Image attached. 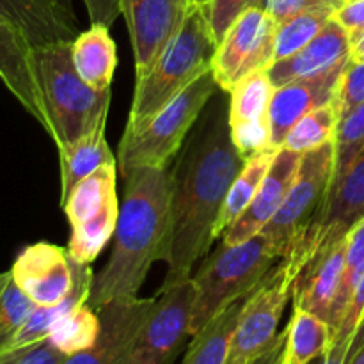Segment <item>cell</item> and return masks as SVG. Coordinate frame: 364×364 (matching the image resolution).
<instances>
[{
  "mask_svg": "<svg viewBox=\"0 0 364 364\" xmlns=\"http://www.w3.org/2000/svg\"><path fill=\"white\" fill-rule=\"evenodd\" d=\"M245 159L233 142L230 95L217 89L171 166L169 226L162 259L167 274L160 288L192 277L215 242V223Z\"/></svg>",
  "mask_w": 364,
  "mask_h": 364,
  "instance_id": "1",
  "label": "cell"
},
{
  "mask_svg": "<svg viewBox=\"0 0 364 364\" xmlns=\"http://www.w3.org/2000/svg\"><path fill=\"white\" fill-rule=\"evenodd\" d=\"M169 203L171 167L135 169L124 176V198L119 205L112 252L92 279L87 301L91 308L139 297L151 265L162 259Z\"/></svg>",
  "mask_w": 364,
  "mask_h": 364,
  "instance_id": "2",
  "label": "cell"
},
{
  "mask_svg": "<svg viewBox=\"0 0 364 364\" xmlns=\"http://www.w3.org/2000/svg\"><path fill=\"white\" fill-rule=\"evenodd\" d=\"M217 39L203 7L192 6L176 34L171 38L142 77L135 78L134 100L124 132L148 123L159 110L212 70Z\"/></svg>",
  "mask_w": 364,
  "mask_h": 364,
  "instance_id": "3",
  "label": "cell"
},
{
  "mask_svg": "<svg viewBox=\"0 0 364 364\" xmlns=\"http://www.w3.org/2000/svg\"><path fill=\"white\" fill-rule=\"evenodd\" d=\"M36 77L50 119V137L57 149L107 123L112 89L98 91L78 75L71 53V41L34 45Z\"/></svg>",
  "mask_w": 364,
  "mask_h": 364,
  "instance_id": "4",
  "label": "cell"
},
{
  "mask_svg": "<svg viewBox=\"0 0 364 364\" xmlns=\"http://www.w3.org/2000/svg\"><path fill=\"white\" fill-rule=\"evenodd\" d=\"M318 237L309 228L256 287L240 316L226 364H249L267 352L279 336L281 316L294 301L299 277L318 251Z\"/></svg>",
  "mask_w": 364,
  "mask_h": 364,
  "instance_id": "5",
  "label": "cell"
},
{
  "mask_svg": "<svg viewBox=\"0 0 364 364\" xmlns=\"http://www.w3.org/2000/svg\"><path fill=\"white\" fill-rule=\"evenodd\" d=\"M281 259L262 233L237 245L220 244L192 274L191 336L237 299L251 294Z\"/></svg>",
  "mask_w": 364,
  "mask_h": 364,
  "instance_id": "6",
  "label": "cell"
},
{
  "mask_svg": "<svg viewBox=\"0 0 364 364\" xmlns=\"http://www.w3.org/2000/svg\"><path fill=\"white\" fill-rule=\"evenodd\" d=\"M217 89L219 85L210 70L159 110L148 123L134 132H123L117 148L121 176L124 178L135 169L171 167Z\"/></svg>",
  "mask_w": 364,
  "mask_h": 364,
  "instance_id": "7",
  "label": "cell"
},
{
  "mask_svg": "<svg viewBox=\"0 0 364 364\" xmlns=\"http://www.w3.org/2000/svg\"><path fill=\"white\" fill-rule=\"evenodd\" d=\"M334 178V141L304 153L279 212L262 235L283 258L302 233L318 220Z\"/></svg>",
  "mask_w": 364,
  "mask_h": 364,
  "instance_id": "8",
  "label": "cell"
},
{
  "mask_svg": "<svg viewBox=\"0 0 364 364\" xmlns=\"http://www.w3.org/2000/svg\"><path fill=\"white\" fill-rule=\"evenodd\" d=\"M116 174V164L100 167L80 181L60 205L71 226L66 249L77 263L91 265L114 238L119 217Z\"/></svg>",
  "mask_w": 364,
  "mask_h": 364,
  "instance_id": "9",
  "label": "cell"
},
{
  "mask_svg": "<svg viewBox=\"0 0 364 364\" xmlns=\"http://www.w3.org/2000/svg\"><path fill=\"white\" fill-rule=\"evenodd\" d=\"M192 277L160 288L144 326L135 336L123 364H173L191 336Z\"/></svg>",
  "mask_w": 364,
  "mask_h": 364,
  "instance_id": "10",
  "label": "cell"
},
{
  "mask_svg": "<svg viewBox=\"0 0 364 364\" xmlns=\"http://www.w3.org/2000/svg\"><path fill=\"white\" fill-rule=\"evenodd\" d=\"M276 20L259 6L245 9L217 45L212 73L217 85L230 92L242 78L269 70L276 53Z\"/></svg>",
  "mask_w": 364,
  "mask_h": 364,
  "instance_id": "11",
  "label": "cell"
},
{
  "mask_svg": "<svg viewBox=\"0 0 364 364\" xmlns=\"http://www.w3.org/2000/svg\"><path fill=\"white\" fill-rule=\"evenodd\" d=\"M191 0H123L124 18L135 60V78L153 66L164 46L183 23Z\"/></svg>",
  "mask_w": 364,
  "mask_h": 364,
  "instance_id": "12",
  "label": "cell"
},
{
  "mask_svg": "<svg viewBox=\"0 0 364 364\" xmlns=\"http://www.w3.org/2000/svg\"><path fill=\"white\" fill-rule=\"evenodd\" d=\"M9 270L36 306L59 304L73 290V258L68 249L50 242L27 245Z\"/></svg>",
  "mask_w": 364,
  "mask_h": 364,
  "instance_id": "13",
  "label": "cell"
},
{
  "mask_svg": "<svg viewBox=\"0 0 364 364\" xmlns=\"http://www.w3.org/2000/svg\"><path fill=\"white\" fill-rule=\"evenodd\" d=\"M230 124L233 142L245 160L272 146L270 100L274 85L267 70L242 78L230 92Z\"/></svg>",
  "mask_w": 364,
  "mask_h": 364,
  "instance_id": "14",
  "label": "cell"
},
{
  "mask_svg": "<svg viewBox=\"0 0 364 364\" xmlns=\"http://www.w3.org/2000/svg\"><path fill=\"white\" fill-rule=\"evenodd\" d=\"M156 297L117 299L96 309L102 331L91 348L68 355L63 364H123Z\"/></svg>",
  "mask_w": 364,
  "mask_h": 364,
  "instance_id": "15",
  "label": "cell"
},
{
  "mask_svg": "<svg viewBox=\"0 0 364 364\" xmlns=\"http://www.w3.org/2000/svg\"><path fill=\"white\" fill-rule=\"evenodd\" d=\"M34 45L23 31L0 14V80L20 105L50 134V119L36 77Z\"/></svg>",
  "mask_w": 364,
  "mask_h": 364,
  "instance_id": "16",
  "label": "cell"
},
{
  "mask_svg": "<svg viewBox=\"0 0 364 364\" xmlns=\"http://www.w3.org/2000/svg\"><path fill=\"white\" fill-rule=\"evenodd\" d=\"M350 50L352 41L348 31L336 18H331L318 36H315L294 55L272 63L267 73L274 87L294 80L318 77L345 66L350 60Z\"/></svg>",
  "mask_w": 364,
  "mask_h": 364,
  "instance_id": "17",
  "label": "cell"
},
{
  "mask_svg": "<svg viewBox=\"0 0 364 364\" xmlns=\"http://www.w3.org/2000/svg\"><path fill=\"white\" fill-rule=\"evenodd\" d=\"M301 153L279 148L277 155L259 187L258 194L251 201L244 213L224 231L223 244L237 245L249 240L263 231V228L274 219L290 191L295 180L299 166H301Z\"/></svg>",
  "mask_w": 364,
  "mask_h": 364,
  "instance_id": "18",
  "label": "cell"
},
{
  "mask_svg": "<svg viewBox=\"0 0 364 364\" xmlns=\"http://www.w3.org/2000/svg\"><path fill=\"white\" fill-rule=\"evenodd\" d=\"M345 66L336 68V70L329 71V73L318 75V77L294 80L284 85H279V87H274L269 110L274 148L283 146L288 132L294 128V124L302 116L338 98L341 75H343Z\"/></svg>",
  "mask_w": 364,
  "mask_h": 364,
  "instance_id": "19",
  "label": "cell"
},
{
  "mask_svg": "<svg viewBox=\"0 0 364 364\" xmlns=\"http://www.w3.org/2000/svg\"><path fill=\"white\" fill-rule=\"evenodd\" d=\"M345 255H347V237L318 247L309 265L299 277L294 294V306L315 313L327 322L343 277Z\"/></svg>",
  "mask_w": 364,
  "mask_h": 364,
  "instance_id": "20",
  "label": "cell"
},
{
  "mask_svg": "<svg viewBox=\"0 0 364 364\" xmlns=\"http://www.w3.org/2000/svg\"><path fill=\"white\" fill-rule=\"evenodd\" d=\"M361 219H364V149L333 187L311 230L316 233L322 247L347 237L348 231Z\"/></svg>",
  "mask_w": 364,
  "mask_h": 364,
  "instance_id": "21",
  "label": "cell"
},
{
  "mask_svg": "<svg viewBox=\"0 0 364 364\" xmlns=\"http://www.w3.org/2000/svg\"><path fill=\"white\" fill-rule=\"evenodd\" d=\"M0 14L23 31L32 45L73 41L80 34L77 18L55 0H0Z\"/></svg>",
  "mask_w": 364,
  "mask_h": 364,
  "instance_id": "22",
  "label": "cell"
},
{
  "mask_svg": "<svg viewBox=\"0 0 364 364\" xmlns=\"http://www.w3.org/2000/svg\"><path fill=\"white\" fill-rule=\"evenodd\" d=\"M71 53L75 68L85 84L98 91L112 89L117 68V46L110 36V27L91 23L87 31H80L71 41Z\"/></svg>",
  "mask_w": 364,
  "mask_h": 364,
  "instance_id": "23",
  "label": "cell"
},
{
  "mask_svg": "<svg viewBox=\"0 0 364 364\" xmlns=\"http://www.w3.org/2000/svg\"><path fill=\"white\" fill-rule=\"evenodd\" d=\"M105 127L107 123L98 124L77 142L57 149L60 164V205H64L68 196L80 181L91 176L100 167L110 164L117 166L116 155L107 142Z\"/></svg>",
  "mask_w": 364,
  "mask_h": 364,
  "instance_id": "24",
  "label": "cell"
},
{
  "mask_svg": "<svg viewBox=\"0 0 364 364\" xmlns=\"http://www.w3.org/2000/svg\"><path fill=\"white\" fill-rule=\"evenodd\" d=\"M252 291L220 309L192 336L183 364H226L235 331Z\"/></svg>",
  "mask_w": 364,
  "mask_h": 364,
  "instance_id": "25",
  "label": "cell"
},
{
  "mask_svg": "<svg viewBox=\"0 0 364 364\" xmlns=\"http://www.w3.org/2000/svg\"><path fill=\"white\" fill-rule=\"evenodd\" d=\"M283 364H311L322 358L334 341V331L323 318L294 306L287 326Z\"/></svg>",
  "mask_w": 364,
  "mask_h": 364,
  "instance_id": "26",
  "label": "cell"
},
{
  "mask_svg": "<svg viewBox=\"0 0 364 364\" xmlns=\"http://www.w3.org/2000/svg\"><path fill=\"white\" fill-rule=\"evenodd\" d=\"M277 149L279 148H267L245 160L244 167L238 173V176L235 178L233 185L228 192L226 201H224L219 219L215 223V230H213L215 240L223 237L224 231L251 205V201L258 194L259 187H262L263 180H265L267 173H269L270 166H272L274 159H276Z\"/></svg>",
  "mask_w": 364,
  "mask_h": 364,
  "instance_id": "27",
  "label": "cell"
},
{
  "mask_svg": "<svg viewBox=\"0 0 364 364\" xmlns=\"http://www.w3.org/2000/svg\"><path fill=\"white\" fill-rule=\"evenodd\" d=\"M100 331H102V320L98 311L84 302L75 306L57 320L48 340L64 355H73L91 348L98 340Z\"/></svg>",
  "mask_w": 364,
  "mask_h": 364,
  "instance_id": "28",
  "label": "cell"
},
{
  "mask_svg": "<svg viewBox=\"0 0 364 364\" xmlns=\"http://www.w3.org/2000/svg\"><path fill=\"white\" fill-rule=\"evenodd\" d=\"M338 124H340V109H338L336 98L334 102L302 116L288 132L281 148L304 155L311 149L320 148L326 142L334 141Z\"/></svg>",
  "mask_w": 364,
  "mask_h": 364,
  "instance_id": "29",
  "label": "cell"
},
{
  "mask_svg": "<svg viewBox=\"0 0 364 364\" xmlns=\"http://www.w3.org/2000/svg\"><path fill=\"white\" fill-rule=\"evenodd\" d=\"M364 276V219L359 220L354 228L347 233V255H345V270L341 277L340 290H338L334 304L329 313V323L336 334L343 318L347 306L350 302L352 294L358 288L359 281Z\"/></svg>",
  "mask_w": 364,
  "mask_h": 364,
  "instance_id": "30",
  "label": "cell"
},
{
  "mask_svg": "<svg viewBox=\"0 0 364 364\" xmlns=\"http://www.w3.org/2000/svg\"><path fill=\"white\" fill-rule=\"evenodd\" d=\"M34 308V301L18 287L11 270L0 274V354L11 347Z\"/></svg>",
  "mask_w": 364,
  "mask_h": 364,
  "instance_id": "31",
  "label": "cell"
},
{
  "mask_svg": "<svg viewBox=\"0 0 364 364\" xmlns=\"http://www.w3.org/2000/svg\"><path fill=\"white\" fill-rule=\"evenodd\" d=\"M334 18L333 11H309L295 14L288 20L279 21L276 27V53L274 63L294 55L295 52L308 45L318 32Z\"/></svg>",
  "mask_w": 364,
  "mask_h": 364,
  "instance_id": "32",
  "label": "cell"
},
{
  "mask_svg": "<svg viewBox=\"0 0 364 364\" xmlns=\"http://www.w3.org/2000/svg\"><path fill=\"white\" fill-rule=\"evenodd\" d=\"M364 149V103L350 114L343 116L338 124L334 135V178L331 191L334 185L343 178L348 167L354 164L359 153ZM331 194V192H329Z\"/></svg>",
  "mask_w": 364,
  "mask_h": 364,
  "instance_id": "33",
  "label": "cell"
},
{
  "mask_svg": "<svg viewBox=\"0 0 364 364\" xmlns=\"http://www.w3.org/2000/svg\"><path fill=\"white\" fill-rule=\"evenodd\" d=\"M364 103V63L348 60L341 75L340 91H338V109L340 119Z\"/></svg>",
  "mask_w": 364,
  "mask_h": 364,
  "instance_id": "34",
  "label": "cell"
},
{
  "mask_svg": "<svg viewBox=\"0 0 364 364\" xmlns=\"http://www.w3.org/2000/svg\"><path fill=\"white\" fill-rule=\"evenodd\" d=\"M347 0H259L258 6L267 11L276 20V23H279L295 14L309 13V11H333L336 14V11Z\"/></svg>",
  "mask_w": 364,
  "mask_h": 364,
  "instance_id": "35",
  "label": "cell"
},
{
  "mask_svg": "<svg viewBox=\"0 0 364 364\" xmlns=\"http://www.w3.org/2000/svg\"><path fill=\"white\" fill-rule=\"evenodd\" d=\"M258 4L259 0H212L208 6L203 7L217 43L224 38L228 28L233 25V21L245 9H249L252 6H258Z\"/></svg>",
  "mask_w": 364,
  "mask_h": 364,
  "instance_id": "36",
  "label": "cell"
},
{
  "mask_svg": "<svg viewBox=\"0 0 364 364\" xmlns=\"http://www.w3.org/2000/svg\"><path fill=\"white\" fill-rule=\"evenodd\" d=\"M64 355L52 341L46 340L38 343L27 345V347L11 348L0 354V364H63Z\"/></svg>",
  "mask_w": 364,
  "mask_h": 364,
  "instance_id": "37",
  "label": "cell"
},
{
  "mask_svg": "<svg viewBox=\"0 0 364 364\" xmlns=\"http://www.w3.org/2000/svg\"><path fill=\"white\" fill-rule=\"evenodd\" d=\"M361 348H364V323H361L354 336L336 340L333 347L326 352L315 364H350Z\"/></svg>",
  "mask_w": 364,
  "mask_h": 364,
  "instance_id": "38",
  "label": "cell"
},
{
  "mask_svg": "<svg viewBox=\"0 0 364 364\" xmlns=\"http://www.w3.org/2000/svg\"><path fill=\"white\" fill-rule=\"evenodd\" d=\"M87 9L91 23H102L110 27L121 16V2L123 0H82Z\"/></svg>",
  "mask_w": 364,
  "mask_h": 364,
  "instance_id": "39",
  "label": "cell"
},
{
  "mask_svg": "<svg viewBox=\"0 0 364 364\" xmlns=\"http://www.w3.org/2000/svg\"><path fill=\"white\" fill-rule=\"evenodd\" d=\"M338 21L354 36L364 28V0H347L334 14Z\"/></svg>",
  "mask_w": 364,
  "mask_h": 364,
  "instance_id": "40",
  "label": "cell"
},
{
  "mask_svg": "<svg viewBox=\"0 0 364 364\" xmlns=\"http://www.w3.org/2000/svg\"><path fill=\"white\" fill-rule=\"evenodd\" d=\"M284 343H287V331L279 333V336L276 338L270 348L267 352H263L262 355L251 361L249 364H277L283 358V350H284Z\"/></svg>",
  "mask_w": 364,
  "mask_h": 364,
  "instance_id": "41",
  "label": "cell"
},
{
  "mask_svg": "<svg viewBox=\"0 0 364 364\" xmlns=\"http://www.w3.org/2000/svg\"><path fill=\"white\" fill-rule=\"evenodd\" d=\"M352 50H350V59L358 60V63H364V28L358 34L350 36Z\"/></svg>",
  "mask_w": 364,
  "mask_h": 364,
  "instance_id": "42",
  "label": "cell"
},
{
  "mask_svg": "<svg viewBox=\"0 0 364 364\" xmlns=\"http://www.w3.org/2000/svg\"><path fill=\"white\" fill-rule=\"evenodd\" d=\"M57 4H59L60 7H63V11H66L70 16L77 18V14H75V9H73V0H55Z\"/></svg>",
  "mask_w": 364,
  "mask_h": 364,
  "instance_id": "43",
  "label": "cell"
},
{
  "mask_svg": "<svg viewBox=\"0 0 364 364\" xmlns=\"http://www.w3.org/2000/svg\"><path fill=\"white\" fill-rule=\"evenodd\" d=\"M350 364H364V348H361V350L355 354V358L352 359Z\"/></svg>",
  "mask_w": 364,
  "mask_h": 364,
  "instance_id": "44",
  "label": "cell"
},
{
  "mask_svg": "<svg viewBox=\"0 0 364 364\" xmlns=\"http://www.w3.org/2000/svg\"><path fill=\"white\" fill-rule=\"evenodd\" d=\"M212 2V0H191V6H196V7H206L208 4Z\"/></svg>",
  "mask_w": 364,
  "mask_h": 364,
  "instance_id": "45",
  "label": "cell"
},
{
  "mask_svg": "<svg viewBox=\"0 0 364 364\" xmlns=\"http://www.w3.org/2000/svg\"><path fill=\"white\" fill-rule=\"evenodd\" d=\"M277 364H283V363H281V361H279V363H277Z\"/></svg>",
  "mask_w": 364,
  "mask_h": 364,
  "instance_id": "46",
  "label": "cell"
},
{
  "mask_svg": "<svg viewBox=\"0 0 364 364\" xmlns=\"http://www.w3.org/2000/svg\"><path fill=\"white\" fill-rule=\"evenodd\" d=\"M361 323H364V318H363V322H361Z\"/></svg>",
  "mask_w": 364,
  "mask_h": 364,
  "instance_id": "47",
  "label": "cell"
}]
</instances>
